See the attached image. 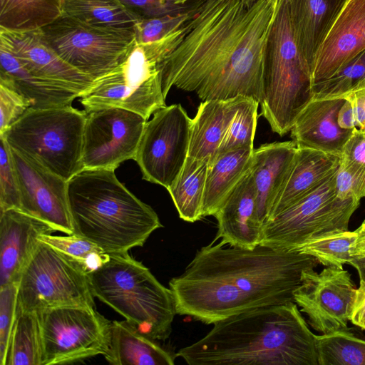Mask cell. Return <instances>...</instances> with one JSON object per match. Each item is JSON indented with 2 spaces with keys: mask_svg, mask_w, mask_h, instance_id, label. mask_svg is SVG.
<instances>
[{
  "mask_svg": "<svg viewBox=\"0 0 365 365\" xmlns=\"http://www.w3.org/2000/svg\"><path fill=\"white\" fill-rule=\"evenodd\" d=\"M284 0H199L162 63L165 96L173 86L203 101L259 99L269 36Z\"/></svg>",
  "mask_w": 365,
  "mask_h": 365,
  "instance_id": "6da1fadb",
  "label": "cell"
},
{
  "mask_svg": "<svg viewBox=\"0 0 365 365\" xmlns=\"http://www.w3.org/2000/svg\"><path fill=\"white\" fill-rule=\"evenodd\" d=\"M319 264L294 250L211 242L170 280L169 288L177 314L210 324L253 309L294 302L303 272Z\"/></svg>",
  "mask_w": 365,
  "mask_h": 365,
  "instance_id": "7a4b0ae2",
  "label": "cell"
},
{
  "mask_svg": "<svg viewBox=\"0 0 365 365\" xmlns=\"http://www.w3.org/2000/svg\"><path fill=\"white\" fill-rule=\"evenodd\" d=\"M213 324L176 357L190 365H319L317 335L295 302L253 309Z\"/></svg>",
  "mask_w": 365,
  "mask_h": 365,
  "instance_id": "3957f363",
  "label": "cell"
},
{
  "mask_svg": "<svg viewBox=\"0 0 365 365\" xmlns=\"http://www.w3.org/2000/svg\"><path fill=\"white\" fill-rule=\"evenodd\" d=\"M74 233L108 254L142 247L163 227L157 213L117 178L115 170L83 168L67 182Z\"/></svg>",
  "mask_w": 365,
  "mask_h": 365,
  "instance_id": "277c9868",
  "label": "cell"
},
{
  "mask_svg": "<svg viewBox=\"0 0 365 365\" xmlns=\"http://www.w3.org/2000/svg\"><path fill=\"white\" fill-rule=\"evenodd\" d=\"M90 280L94 297L141 332L158 341L169 338L177 314L171 290L128 252L109 254Z\"/></svg>",
  "mask_w": 365,
  "mask_h": 365,
  "instance_id": "5b68a950",
  "label": "cell"
},
{
  "mask_svg": "<svg viewBox=\"0 0 365 365\" xmlns=\"http://www.w3.org/2000/svg\"><path fill=\"white\" fill-rule=\"evenodd\" d=\"M314 98L312 69L296 41L284 0L269 36L259 99L262 115L280 136Z\"/></svg>",
  "mask_w": 365,
  "mask_h": 365,
  "instance_id": "8992f818",
  "label": "cell"
},
{
  "mask_svg": "<svg viewBox=\"0 0 365 365\" xmlns=\"http://www.w3.org/2000/svg\"><path fill=\"white\" fill-rule=\"evenodd\" d=\"M86 118L85 110L71 106L29 108L0 137L11 148L68 181L83 169Z\"/></svg>",
  "mask_w": 365,
  "mask_h": 365,
  "instance_id": "52a82bcc",
  "label": "cell"
},
{
  "mask_svg": "<svg viewBox=\"0 0 365 365\" xmlns=\"http://www.w3.org/2000/svg\"><path fill=\"white\" fill-rule=\"evenodd\" d=\"M163 60L135 43L126 58L109 73L96 79L81 96L84 110L116 107L135 112L147 120L166 106Z\"/></svg>",
  "mask_w": 365,
  "mask_h": 365,
  "instance_id": "ba28073f",
  "label": "cell"
},
{
  "mask_svg": "<svg viewBox=\"0 0 365 365\" xmlns=\"http://www.w3.org/2000/svg\"><path fill=\"white\" fill-rule=\"evenodd\" d=\"M90 273L78 262L39 240L18 284V308L41 311L60 306L94 308Z\"/></svg>",
  "mask_w": 365,
  "mask_h": 365,
  "instance_id": "9c48e42d",
  "label": "cell"
},
{
  "mask_svg": "<svg viewBox=\"0 0 365 365\" xmlns=\"http://www.w3.org/2000/svg\"><path fill=\"white\" fill-rule=\"evenodd\" d=\"M336 170L314 190L264 224L260 244L294 250L309 238L348 230L350 217L360 201L336 196Z\"/></svg>",
  "mask_w": 365,
  "mask_h": 365,
  "instance_id": "30bf717a",
  "label": "cell"
},
{
  "mask_svg": "<svg viewBox=\"0 0 365 365\" xmlns=\"http://www.w3.org/2000/svg\"><path fill=\"white\" fill-rule=\"evenodd\" d=\"M41 31L63 60L94 81L120 64L136 43L133 31L95 27L63 14Z\"/></svg>",
  "mask_w": 365,
  "mask_h": 365,
  "instance_id": "8fae6325",
  "label": "cell"
},
{
  "mask_svg": "<svg viewBox=\"0 0 365 365\" xmlns=\"http://www.w3.org/2000/svg\"><path fill=\"white\" fill-rule=\"evenodd\" d=\"M39 312L42 365L70 364L108 353L112 322L94 308L68 305Z\"/></svg>",
  "mask_w": 365,
  "mask_h": 365,
  "instance_id": "7c38bea8",
  "label": "cell"
},
{
  "mask_svg": "<svg viewBox=\"0 0 365 365\" xmlns=\"http://www.w3.org/2000/svg\"><path fill=\"white\" fill-rule=\"evenodd\" d=\"M192 119L180 104L165 106L147 120L134 160L143 178L169 189L188 156Z\"/></svg>",
  "mask_w": 365,
  "mask_h": 365,
  "instance_id": "4fadbf2b",
  "label": "cell"
},
{
  "mask_svg": "<svg viewBox=\"0 0 365 365\" xmlns=\"http://www.w3.org/2000/svg\"><path fill=\"white\" fill-rule=\"evenodd\" d=\"M147 120L120 108L86 113L83 139V168L115 170L134 160Z\"/></svg>",
  "mask_w": 365,
  "mask_h": 365,
  "instance_id": "5bb4252c",
  "label": "cell"
},
{
  "mask_svg": "<svg viewBox=\"0 0 365 365\" xmlns=\"http://www.w3.org/2000/svg\"><path fill=\"white\" fill-rule=\"evenodd\" d=\"M355 291L347 270L330 266L317 272L312 268L303 272L294 300L310 326L324 334L348 329Z\"/></svg>",
  "mask_w": 365,
  "mask_h": 365,
  "instance_id": "9a60e30c",
  "label": "cell"
},
{
  "mask_svg": "<svg viewBox=\"0 0 365 365\" xmlns=\"http://www.w3.org/2000/svg\"><path fill=\"white\" fill-rule=\"evenodd\" d=\"M11 153L19 189V210L45 222L56 231L73 234L68 181L12 148Z\"/></svg>",
  "mask_w": 365,
  "mask_h": 365,
  "instance_id": "2e32d148",
  "label": "cell"
},
{
  "mask_svg": "<svg viewBox=\"0 0 365 365\" xmlns=\"http://www.w3.org/2000/svg\"><path fill=\"white\" fill-rule=\"evenodd\" d=\"M0 43L32 73L76 91L81 96L94 82L63 60L48 43L41 29L28 32L0 29Z\"/></svg>",
  "mask_w": 365,
  "mask_h": 365,
  "instance_id": "e0dca14e",
  "label": "cell"
},
{
  "mask_svg": "<svg viewBox=\"0 0 365 365\" xmlns=\"http://www.w3.org/2000/svg\"><path fill=\"white\" fill-rule=\"evenodd\" d=\"M365 49V0H348L320 45L312 67L313 85Z\"/></svg>",
  "mask_w": 365,
  "mask_h": 365,
  "instance_id": "ac0fdd59",
  "label": "cell"
},
{
  "mask_svg": "<svg viewBox=\"0 0 365 365\" xmlns=\"http://www.w3.org/2000/svg\"><path fill=\"white\" fill-rule=\"evenodd\" d=\"M55 231L18 209L0 211V287L19 282L37 247L38 237Z\"/></svg>",
  "mask_w": 365,
  "mask_h": 365,
  "instance_id": "d6986e66",
  "label": "cell"
},
{
  "mask_svg": "<svg viewBox=\"0 0 365 365\" xmlns=\"http://www.w3.org/2000/svg\"><path fill=\"white\" fill-rule=\"evenodd\" d=\"M344 97L313 98L298 115L291 137L298 148L320 150L339 157L354 130L341 128L337 122Z\"/></svg>",
  "mask_w": 365,
  "mask_h": 365,
  "instance_id": "ffe728a7",
  "label": "cell"
},
{
  "mask_svg": "<svg viewBox=\"0 0 365 365\" xmlns=\"http://www.w3.org/2000/svg\"><path fill=\"white\" fill-rule=\"evenodd\" d=\"M218 239L225 245L252 249L260 245L262 225L258 213L256 192L250 170L214 215Z\"/></svg>",
  "mask_w": 365,
  "mask_h": 365,
  "instance_id": "44dd1931",
  "label": "cell"
},
{
  "mask_svg": "<svg viewBox=\"0 0 365 365\" xmlns=\"http://www.w3.org/2000/svg\"><path fill=\"white\" fill-rule=\"evenodd\" d=\"M297 151V145L293 140L267 143L254 150L250 173L256 192L258 217L262 226L269 220Z\"/></svg>",
  "mask_w": 365,
  "mask_h": 365,
  "instance_id": "7402d4cb",
  "label": "cell"
},
{
  "mask_svg": "<svg viewBox=\"0 0 365 365\" xmlns=\"http://www.w3.org/2000/svg\"><path fill=\"white\" fill-rule=\"evenodd\" d=\"M0 83L14 88L36 109L71 106L81 96L76 91L32 73L1 43Z\"/></svg>",
  "mask_w": 365,
  "mask_h": 365,
  "instance_id": "603a6c76",
  "label": "cell"
},
{
  "mask_svg": "<svg viewBox=\"0 0 365 365\" xmlns=\"http://www.w3.org/2000/svg\"><path fill=\"white\" fill-rule=\"evenodd\" d=\"M296 41L312 72L317 52L348 0H287Z\"/></svg>",
  "mask_w": 365,
  "mask_h": 365,
  "instance_id": "cb8c5ba5",
  "label": "cell"
},
{
  "mask_svg": "<svg viewBox=\"0 0 365 365\" xmlns=\"http://www.w3.org/2000/svg\"><path fill=\"white\" fill-rule=\"evenodd\" d=\"M339 163V156L297 147L293 165L276 199L268 221L317 187L338 168Z\"/></svg>",
  "mask_w": 365,
  "mask_h": 365,
  "instance_id": "d4e9b609",
  "label": "cell"
},
{
  "mask_svg": "<svg viewBox=\"0 0 365 365\" xmlns=\"http://www.w3.org/2000/svg\"><path fill=\"white\" fill-rule=\"evenodd\" d=\"M238 96L200 103L190 127L188 156L210 163L217 155L225 131L236 110Z\"/></svg>",
  "mask_w": 365,
  "mask_h": 365,
  "instance_id": "484cf974",
  "label": "cell"
},
{
  "mask_svg": "<svg viewBox=\"0 0 365 365\" xmlns=\"http://www.w3.org/2000/svg\"><path fill=\"white\" fill-rule=\"evenodd\" d=\"M141 332L130 322L114 321L111 325L110 348L104 356L114 365H173L175 354Z\"/></svg>",
  "mask_w": 365,
  "mask_h": 365,
  "instance_id": "4316f807",
  "label": "cell"
},
{
  "mask_svg": "<svg viewBox=\"0 0 365 365\" xmlns=\"http://www.w3.org/2000/svg\"><path fill=\"white\" fill-rule=\"evenodd\" d=\"M255 148L244 147L218 153L207 164L202 215L214 216L250 171Z\"/></svg>",
  "mask_w": 365,
  "mask_h": 365,
  "instance_id": "83f0119b",
  "label": "cell"
},
{
  "mask_svg": "<svg viewBox=\"0 0 365 365\" xmlns=\"http://www.w3.org/2000/svg\"><path fill=\"white\" fill-rule=\"evenodd\" d=\"M63 14L85 24L133 31L139 19L121 0H62Z\"/></svg>",
  "mask_w": 365,
  "mask_h": 365,
  "instance_id": "f1b7e54d",
  "label": "cell"
},
{
  "mask_svg": "<svg viewBox=\"0 0 365 365\" xmlns=\"http://www.w3.org/2000/svg\"><path fill=\"white\" fill-rule=\"evenodd\" d=\"M63 15L62 0H0V29L40 30Z\"/></svg>",
  "mask_w": 365,
  "mask_h": 365,
  "instance_id": "f546056e",
  "label": "cell"
},
{
  "mask_svg": "<svg viewBox=\"0 0 365 365\" xmlns=\"http://www.w3.org/2000/svg\"><path fill=\"white\" fill-rule=\"evenodd\" d=\"M207 163L187 156L173 185L168 189L179 217L188 222L203 218V197Z\"/></svg>",
  "mask_w": 365,
  "mask_h": 365,
  "instance_id": "4dcf8cb0",
  "label": "cell"
},
{
  "mask_svg": "<svg viewBox=\"0 0 365 365\" xmlns=\"http://www.w3.org/2000/svg\"><path fill=\"white\" fill-rule=\"evenodd\" d=\"M43 354L40 312L18 308L4 365H42Z\"/></svg>",
  "mask_w": 365,
  "mask_h": 365,
  "instance_id": "1f68e13d",
  "label": "cell"
},
{
  "mask_svg": "<svg viewBox=\"0 0 365 365\" xmlns=\"http://www.w3.org/2000/svg\"><path fill=\"white\" fill-rule=\"evenodd\" d=\"M319 365H365V340L348 329L317 335Z\"/></svg>",
  "mask_w": 365,
  "mask_h": 365,
  "instance_id": "d6a6232c",
  "label": "cell"
},
{
  "mask_svg": "<svg viewBox=\"0 0 365 365\" xmlns=\"http://www.w3.org/2000/svg\"><path fill=\"white\" fill-rule=\"evenodd\" d=\"M356 240L355 230L337 231L309 238L294 250L315 257L325 267L343 268L353 258L351 251Z\"/></svg>",
  "mask_w": 365,
  "mask_h": 365,
  "instance_id": "836d02e7",
  "label": "cell"
},
{
  "mask_svg": "<svg viewBox=\"0 0 365 365\" xmlns=\"http://www.w3.org/2000/svg\"><path fill=\"white\" fill-rule=\"evenodd\" d=\"M259 102L238 96L236 110L225 131L218 153L244 148H254Z\"/></svg>",
  "mask_w": 365,
  "mask_h": 365,
  "instance_id": "e575fe53",
  "label": "cell"
},
{
  "mask_svg": "<svg viewBox=\"0 0 365 365\" xmlns=\"http://www.w3.org/2000/svg\"><path fill=\"white\" fill-rule=\"evenodd\" d=\"M363 88H365V49L331 76L314 84V98L343 97Z\"/></svg>",
  "mask_w": 365,
  "mask_h": 365,
  "instance_id": "d590c367",
  "label": "cell"
},
{
  "mask_svg": "<svg viewBox=\"0 0 365 365\" xmlns=\"http://www.w3.org/2000/svg\"><path fill=\"white\" fill-rule=\"evenodd\" d=\"M38 240L81 264L91 273L109 257L99 246L76 234L67 236L44 234Z\"/></svg>",
  "mask_w": 365,
  "mask_h": 365,
  "instance_id": "8d00e7d4",
  "label": "cell"
},
{
  "mask_svg": "<svg viewBox=\"0 0 365 365\" xmlns=\"http://www.w3.org/2000/svg\"><path fill=\"white\" fill-rule=\"evenodd\" d=\"M193 10L194 4L177 13L139 20L135 29L136 43L148 44L164 38L187 22Z\"/></svg>",
  "mask_w": 365,
  "mask_h": 365,
  "instance_id": "74e56055",
  "label": "cell"
},
{
  "mask_svg": "<svg viewBox=\"0 0 365 365\" xmlns=\"http://www.w3.org/2000/svg\"><path fill=\"white\" fill-rule=\"evenodd\" d=\"M20 197L17 177L11 148L0 137V211L19 209Z\"/></svg>",
  "mask_w": 365,
  "mask_h": 365,
  "instance_id": "f35d334b",
  "label": "cell"
},
{
  "mask_svg": "<svg viewBox=\"0 0 365 365\" xmlns=\"http://www.w3.org/2000/svg\"><path fill=\"white\" fill-rule=\"evenodd\" d=\"M18 284L0 287V364L4 365L18 311Z\"/></svg>",
  "mask_w": 365,
  "mask_h": 365,
  "instance_id": "ab89813d",
  "label": "cell"
},
{
  "mask_svg": "<svg viewBox=\"0 0 365 365\" xmlns=\"http://www.w3.org/2000/svg\"><path fill=\"white\" fill-rule=\"evenodd\" d=\"M336 196L360 201L365 197V166L341 160L335 174Z\"/></svg>",
  "mask_w": 365,
  "mask_h": 365,
  "instance_id": "60d3db41",
  "label": "cell"
},
{
  "mask_svg": "<svg viewBox=\"0 0 365 365\" xmlns=\"http://www.w3.org/2000/svg\"><path fill=\"white\" fill-rule=\"evenodd\" d=\"M31 105L14 88L0 83V135L14 124Z\"/></svg>",
  "mask_w": 365,
  "mask_h": 365,
  "instance_id": "b9f144b4",
  "label": "cell"
},
{
  "mask_svg": "<svg viewBox=\"0 0 365 365\" xmlns=\"http://www.w3.org/2000/svg\"><path fill=\"white\" fill-rule=\"evenodd\" d=\"M121 1L139 20L177 13L189 7L176 4L175 0Z\"/></svg>",
  "mask_w": 365,
  "mask_h": 365,
  "instance_id": "7bdbcfd3",
  "label": "cell"
},
{
  "mask_svg": "<svg viewBox=\"0 0 365 365\" xmlns=\"http://www.w3.org/2000/svg\"><path fill=\"white\" fill-rule=\"evenodd\" d=\"M340 159L365 166V132L354 130L344 148Z\"/></svg>",
  "mask_w": 365,
  "mask_h": 365,
  "instance_id": "ee69618b",
  "label": "cell"
},
{
  "mask_svg": "<svg viewBox=\"0 0 365 365\" xmlns=\"http://www.w3.org/2000/svg\"><path fill=\"white\" fill-rule=\"evenodd\" d=\"M343 97L351 103L356 130L365 132V88L351 92Z\"/></svg>",
  "mask_w": 365,
  "mask_h": 365,
  "instance_id": "f6af8a7d",
  "label": "cell"
},
{
  "mask_svg": "<svg viewBox=\"0 0 365 365\" xmlns=\"http://www.w3.org/2000/svg\"><path fill=\"white\" fill-rule=\"evenodd\" d=\"M349 321L365 330V280H360L359 287L356 289Z\"/></svg>",
  "mask_w": 365,
  "mask_h": 365,
  "instance_id": "bcb514c9",
  "label": "cell"
},
{
  "mask_svg": "<svg viewBox=\"0 0 365 365\" xmlns=\"http://www.w3.org/2000/svg\"><path fill=\"white\" fill-rule=\"evenodd\" d=\"M337 122L339 125L344 130H356L352 107L346 98L338 113Z\"/></svg>",
  "mask_w": 365,
  "mask_h": 365,
  "instance_id": "7dc6e473",
  "label": "cell"
},
{
  "mask_svg": "<svg viewBox=\"0 0 365 365\" xmlns=\"http://www.w3.org/2000/svg\"><path fill=\"white\" fill-rule=\"evenodd\" d=\"M356 240L352 247L351 255L353 257L365 256V220L355 230Z\"/></svg>",
  "mask_w": 365,
  "mask_h": 365,
  "instance_id": "c3c4849f",
  "label": "cell"
},
{
  "mask_svg": "<svg viewBox=\"0 0 365 365\" xmlns=\"http://www.w3.org/2000/svg\"><path fill=\"white\" fill-rule=\"evenodd\" d=\"M349 264L357 270L360 280H365V256L353 257Z\"/></svg>",
  "mask_w": 365,
  "mask_h": 365,
  "instance_id": "681fc988",
  "label": "cell"
},
{
  "mask_svg": "<svg viewBox=\"0 0 365 365\" xmlns=\"http://www.w3.org/2000/svg\"><path fill=\"white\" fill-rule=\"evenodd\" d=\"M189 0H175V3L178 5L185 6Z\"/></svg>",
  "mask_w": 365,
  "mask_h": 365,
  "instance_id": "f907efd6",
  "label": "cell"
},
{
  "mask_svg": "<svg viewBox=\"0 0 365 365\" xmlns=\"http://www.w3.org/2000/svg\"><path fill=\"white\" fill-rule=\"evenodd\" d=\"M244 1H246L247 3L252 4V3L255 2L257 0H244Z\"/></svg>",
  "mask_w": 365,
  "mask_h": 365,
  "instance_id": "816d5d0a",
  "label": "cell"
}]
</instances>
